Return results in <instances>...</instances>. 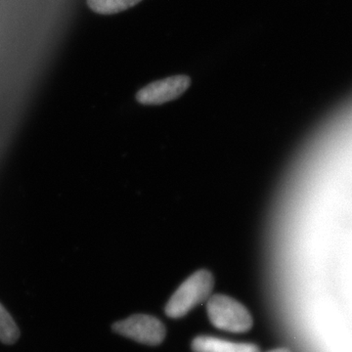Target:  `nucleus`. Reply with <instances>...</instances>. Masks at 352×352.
<instances>
[{
  "label": "nucleus",
  "mask_w": 352,
  "mask_h": 352,
  "mask_svg": "<svg viewBox=\"0 0 352 352\" xmlns=\"http://www.w3.org/2000/svg\"><path fill=\"white\" fill-rule=\"evenodd\" d=\"M214 286V276L210 271H197L171 296L166 307V315L171 318L184 316L197 305L208 300Z\"/></svg>",
  "instance_id": "f257e3e1"
},
{
  "label": "nucleus",
  "mask_w": 352,
  "mask_h": 352,
  "mask_svg": "<svg viewBox=\"0 0 352 352\" xmlns=\"http://www.w3.org/2000/svg\"><path fill=\"white\" fill-rule=\"evenodd\" d=\"M207 310L212 325L220 330L244 333L252 328V318L249 310L230 296H210L207 302Z\"/></svg>",
  "instance_id": "f03ea898"
},
{
  "label": "nucleus",
  "mask_w": 352,
  "mask_h": 352,
  "mask_svg": "<svg viewBox=\"0 0 352 352\" xmlns=\"http://www.w3.org/2000/svg\"><path fill=\"white\" fill-rule=\"evenodd\" d=\"M113 332L148 346H157L166 337V328L150 315L135 314L113 324Z\"/></svg>",
  "instance_id": "7ed1b4c3"
},
{
  "label": "nucleus",
  "mask_w": 352,
  "mask_h": 352,
  "mask_svg": "<svg viewBox=\"0 0 352 352\" xmlns=\"http://www.w3.org/2000/svg\"><path fill=\"white\" fill-rule=\"evenodd\" d=\"M190 85L189 76H170L146 85L136 94V100L143 105H161L182 96Z\"/></svg>",
  "instance_id": "20e7f679"
},
{
  "label": "nucleus",
  "mask_w": 352,
  "mask_h": 352,
  "mask_svg": "<svg viewBox=\"0 0 352 352\" xmlns=\"http://www.w3.org/2000/svg\"><path fill=\"white\" fill-rule=\"evenodd\" d=\"M194 352H258L256 344H241L217 339V338L201 336L192 342Z\"/></svg>",
  "instance_id": "39448f33"
},
{
  "label": "nucleus",
  "mask_w": 352,
  "mask_h": 352,
  "mask_svg": "<svg viewBox=\"0 0 352 352\" xmlns=\"http://www.w3.org/2000/svg\"><path fill=\"white\" fill-rule=\"evenodd\" d=\"M141 0H87L88 6L94 12L102 15H112L127 10Z\"/></svg>",
  "instance_id": "423d86ee"
},
{
  "label": "nucleus",
  "mask_w": 352,
  "mask_h": 352,
  "mask_svg": "<svg viewBox=\"0 0 352 352\" xmlns=\"http://www.w3.org/2000/svg\"><path fill=\"white\" fill-rule=\"evenodd\" d=\"M20 338V330L13 317L0 303V342L4 344H14Z\"/></svg>",
  "instance_id": "0eeeda50"
},
{
  "label": "nucleus",
  "mask_w": 352,
  "mask_h": 352,
  "mask_svg": "<svg viewBox=\"0 0 352 352\" xmlns=\"http://www.w3.org/2000/svg\"><path fill=\"white\" fill-rule=\"evenodd\" d=\"M259 352V351H258ZM267 352H292L289 349H285V347H282V349H272V351H270Z\"/></svg>",
  "instance_id": "6e6552de"
}]
</instances>
